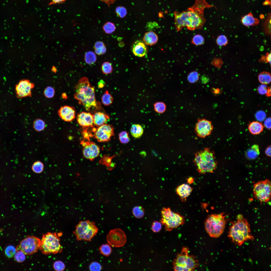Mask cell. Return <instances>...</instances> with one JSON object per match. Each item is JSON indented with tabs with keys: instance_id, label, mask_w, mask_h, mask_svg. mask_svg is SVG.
I'll list each match as a JSON object with an SVG mask.
<instances>
[{
	"instance_id": "21",
	"label": "cell",
	"mask_w": 271,
	"mask_h": 271,
	"mask_svg": "<svg viewBox=\"0 0 271 271\" xmlns=\"http://www.w3.org/2000/svg\"><path fill=\"white\" fill-rule=\"evenodd\" d=\"M240 21L244 25L247 27L257 25L259 22V20L254 18L251 12L242 16Z\"/></svg>"
},
{
	"instance_id": "25",
	"label": "cell",
	"mask_w": 271,
	"mask_h": 271,
	"mask_svg": "<svg viewBox=\"0 0 271 271\" xmlns=\"http://www.w3.org/2000/svg\"><path fill=\"white\" fill-rule=\"evenodd\" d=\"M260 154L259 147L257 144L251 146L247 151L246 156L249 160H254L257 158Z\"/></svg>"
},
{
	"instance_id": "16",
	"label": "cell",
	"mask_w": 271,
	"mask_h": 271,
	"mask_svg": "<svg viewBox=\"0 0 271 271\" xmlns=\"http://www.w3.org/2000/svg\"><path fill=\"white\" fill-rule=\"evenodd\" d=\"M34 86V84L28 80H20L15 86V90L17 97L19 98L31 97V90Z\"/></svg>"
},
{
	"instance_id": "1",
	"label": "cell",
	"mask_w": 271,
	"mask_h": 271,
	"mask_svg": "<svg viewBox=\"0 0 271 271\" xmlns=\"http://www.w3.org/2000/svg\"><path fill=\"white\" fill-rule=\"evenodd\" d=\"M214 6L209 4L206 0H195L191 7L181 12H174V24L177 31L184 27L190 30L201 29L206 20L204 17V10Z\"/></svg>"
},
{
	"instance_id": "60",
	"label": "cell",
	"mask_w": 271,
	"mask_h": 271,
	"mask_svg": "<svg viewBox=\"0 0 271 271\" xmlns=\"http://www.w3.org/2000/svg\"><path fill=\"white\" fill-rule=\"evenodd\" d=\"M51 71L54 73H56L57 71V69L54 66H53L52 67L51 69Z\"/></svg>"
},
{
	"instance_id": "27",
	"label": "cell",
	"mask_w": 271,
	"mask_h": 271,
	"mask_svg": "<svg viewBox=\"0 0 271 271\" xmlns=\"http://www.w3.org/2000/svg\"><path fill=\"white\" fill-rule=\"evenodd\" d=\"M271 14L269 13L267 14V17L264 20L263 23V30L266 35L268 36H271Z\"/></svg>"
},
{
	"instance_id": "54",
	"label": "cell",
	"mask_w": 271,
	"mask_h": 271,
	"mask_svg": "<svg viewBox=\"0 0 271 271\" xmlns=\"http://www.w3.org/2000/svg\"><path fill=\"white\" fill-rule=\"evenodd\" d=\"M265 55V63H269L270 65H271V53H269L268 52H267Z\"/></svg>"
},
{
	"instance_id": "5",
	"label": "cell",
	"mask_w": 271,
	"mask_h": 271,
	"mask_svg": "<svg viewBox=\"0 0 271 271\" xmlns=\"http://www.w3.org/2000/svg\"><path fill=\"white\" fill-rule=\"evenodd\" d=\"M227 216L224 213L209 216L205 223V229L210 237L217 238L224 231L228 221Z\"/></svg>"
},
{
	"instance_id": "36",
	"label": "cell",
	"mask_w": 271,
	"mask_h": 271,
	"mask_svg": "<svg viewBox=\"0 0 271 271\" xmlns=\"http://www.w3.org/2000/svg\"><path fill=\"white\" fill-rule=\"evenodd\" d=\"M205 42V40L203 37L199 34L195 35L193 37L191 43L196 46L201 45L203 44Z\"/></svg>"
},
{
	"instance_id": "13",
	"label": "cell",
	"mask_w": 271,
	"mask_h": 271,
	"mask_svg": "<svg viewBox=\"0 0 271 271\" xmlns=\"http://www.w3.org/2000/svg\"><path fill=\"white\" fill-rule=\"evenodd\" d=\"M80 144L83 147V154L86 158L93 161L98 157L100 154L99 147L90 140L80 141Z\"/></svg>"
},
{
	"instance_id": "50",
	"label": "cell",
	"mask_w": 271,
	"mask_h": 271,
	"mask_svg": "<svg viewBox=\"0 0 271 271\" xmlns=\"http://www.w3.org/2000/svg\"><path fill=\"white\" fill-rule=\"evenodd\" d=\"M112 158L111 157L104 156L101 159L100 162L109 168L111 164L112 163L111 162Z\"/></svg>"
},
{
	"instance_id": "61",
	"label": "cell",
	"mask_w": 271,
	"mask_h": 271,
	"mask_svg": "<svg viewBox=\"0 0 271 271\" xmlns=\"http://www.w3.org/2000/svg\"><path fill=\"white\" fill-rule=\"evenodd\" d=\"M259 17L260 19H262L264 18V16L263 14H261L259 15Z\"/></svg>"
},
{
	"instance_id": "2",
	"label": "cell",
	"mask_w": 271,
	"mask_h": 271,
	"mask_svg": "<svg viewBox=\"0 0 271 271\" xmlns=\"http://www.w3.org/2000/svg\"><path fill=\"white\" fill-rule=\"evenodd\" d=\"M74 98L78 101L87 111L91 108H97L94 88L91 84L88 79L83 77L81 78L75 87Z\"/></svg>"
},
{
	"instance_id": "14",
	"label": "cell",
	"mask_w": 271,
	"mask_h": 271,
	"mask_svg": "<svg viewBox=\"0 0 271 271\" xmlns=\"http://www.w3.org/2000/svg\"><path fill=\"white\" fill-rule=\"evenodd\" d=\"M94 132L95 138L99 142H108L114 135L113 127L106 124L98 127Z\"/></svg>"
},
{
	"instance_id": "58",
	"label": "cell",
	"mask_w": 271,
	"mask_h": 271,
	"mask_svg": "<svg viewBox=\"0 0 271 271\" xmlns=\"http://www.w3.org/2000/svg\"><path fill=\"white\" fill-rule=\"evenodd\" d=\"M104 82L102 81H100L98 83V86L100 88H102L104 85Z\"/></svg>"
},
{
	"instance_id": "9",
	"label": "cell",
	"mask_w": 271,
	"mask_h": 271,
	"mask_svg": "<svg viewBox=\"0 0 271 271\" xmlns=\"http://www.w3.org/2000/svg\"><path fill=\"white\" fill-rule=\"evenodd\" d=\"M161 214V222L167 231H171L184 223L185 220L182 216L173 212L169 208H163Z\"/></svg>"
},
{
	"instance_id": "29",
	"label": "cell",
	"mask_w": 271,
	"mask_h": 271,
	"mask_svg": "<svg viewBox=\"0 0 271 271\" xmlns=\"http://www.w3.org/2000/svg\"><path fill=\"white\" fill-rule=\"evenodd\" d=\"M94 49L95 53L98 55L104 54L106 51L104 44L101 41H98L95 43Z\"/></svg>"
},
{
	"instance_id": "43",
	"label": "cell",
	"mask_w": 271,
	"mask_h": 271,
	"mask_svg": "<svg viewBox=\"0 0 271 271\" xmlns=\"http://www.w3.org/2000/svg\"><path fill=\"white\" fill-rule=\"evenodd\" d=\"M45 126V123L44 121L41 119H37L34 123V127L35 129L38 131H40L43 130Z\"/></svg>"
},
{
	"instance_id": "57",
	"label": "cell",
	"mask_w": 271,
	"mask_h": 271,
	"mask_svg": "<svg viewBox=\"0 0 271 271\" xmlns=\"http://www.w3.org/2000/svg\"><path fill=\"white\" fill-rule=\"evenodd\" d=\"M271 0H265V1L263 3V5L264 6L269 5L271 6Z\"/></svg>"
},
{
	"instance_id": "10",
	"label": "cell",
	"mask_w": 271,
	"mask_h": 271,
	"mask_svg": "<svg viewBox=\"0 0 271 271\" xmlns=\"http://www.w3.org/2000/svg\"><path fill=\"white\" fill-rule=\"evenodd\" d=\"M270 181L266 179L259 181L253 185V193L254 198L261 203H267L271 198Z\"/></svg>"
},
{
	"instance_id": "8",
	"label": "cell",
	"mask_w": 271,
	"mask_h": 271,
	"mask_svg": "<svg viewBox=\"0 0 271 271\" xmlns=\"http://www.w3.org/2000/svg\"><path fill=\"white\" fill-rule=\"evenodd\" d=\"M98 229L95 223L89 220L80 221L76 225L73 234L78 241H90L96 235Z\"/></svg>"
},
{
	"instance_id": "35",
	"label": "cell",
	"mask_w": 271,
	"mask_h": 271,
	"mask_svg": "<svg viewBox=\"0 0 271 271\" xmlns=\"http://www.w3.org/2000/svg\"><path fill=\"white\" fill-rule=\"evenodd\" d=\"M16 249V252L14 255L15 259L19 262H23L26 259L25 254L21 250Z\"/></svg>"
},
{
	"instance_id": "28",
	"label": "cell",
	"mask_w": 271,
	"mask_h": 271,
	"mask_svg": "<svg viewBox=\"0 0 271 271\" xmlns=\"http://www.w3.org/2000/svg\"><path fill=\"white\" fill-rule=\"evenodd\" d=\"M271 78L270 73L266 71L261 72L258 76L259 82L262 84L266 85L269 84L271 82Z\"/></svg>"
},
{
	"instance_id": "44",
	"label": "cell",
	"mask_w": 271,
	"mask_h": 271,
	"mask_svg": "<svg viewBox=\"0 0 271 271\" xmlns=\"http://www.w3.org/2000/svg\"><path fill=\"white\" fill-rule=\"evenodd\" d=\"M44 94L47 98H53L54 95L55 91L54 89L51 86H48L44 89Z\"/></svg>"
},
{
	"instance_id": "41",
	"label": "cell",
	"mask_w": 271,
	"mask_h": 271,
	"mask_svg": "<svg viewBox=\"0 0 271 271\" xmlns=\"http://www.w3.org/2000/svg\"><path fill=\"white\" fill-rule=\"evenodd\" d=\"M199 74L196 71H194L190 72L188 75L187 77L189 82L191 83L196 82L199 80Z\"/></svg>"
},
{
	"instance_id": "3",
	"label": "cell",
	"mask_w": 271,
	"mask_h": 271,
	"mask_svg": "<svg viewBox=\"0 0 271 271\" xmlns=\"http://www.w3.org/2000/svg\"><path fill=\"white\" fill-rule=\"evenodd\" d=\"M228 236L238 246H241L246 241L254 239L247 219L241 215L238 216L237 221L232 223L229 228Z\"/></svg>"
},
{
	"instance_id": "53",
	"label": "cell",
	"mask_w": 271,
	"mask_h": 271,
	"mask_svg": "<svg viewBox=\"0 0 271 271\" xmlns=\"http://www.w3.org/2000/svg\"><path fill=\"white\" fill-rule=\"evenodd\" d=\"M264 125L267 129H269L271 128V118L268 117L266 119L264 122Z\"/></svg>"
},
{
	"instance_id": "62",
	"label": "cell",
	"mask_w": 271,
	"mask_h": 271,
	"mask_svg": "<svg viewBox=\"0 0 271 271\" xmlns=\"http://www.w3.org/2000/svg\"><path fill=\"white\" fill-rule=\"evenodd\" d=\"M62 95V97H63L64 98H66L67 96L66 94H65V93H64V94H63Z\"/></svg>"
},
{
	"instance_id": "34",
	"label": "cell",
	"mask_w": 271,
	"mask_h": 271,
	"mask_svg": "<svg viewBox=\"0 0 271 271\" xmlns=\"http://www.w3.org/2000/svg\"><path fill=\"white\" fill-rule=\"evenodd\" d=\"M103 29L106 33L110 34L114 31L116 27L113 23L111 22H107L103 25Z\"/></svg>"
},
{
	"instance_id": "24",
	"label": "cell",
	"mask_w": 271,
	"mask_h": 271,
	"mask_svg": "<svg viewBox=\"0 0 271 271\" xmlns=\"http://www.w3.org/2000/svg\"><path fill=\"white\" fill-rule=\"evenodd\" d=\"M264 126L262 123L258 121H253L250 123L248 129L250 132L253 135L259 134L263 130Z\"/></svg>"
},
{
	"instance_id": "47",
	"label": "cell",
	"mask_w": 271,
	"mask_h": 271,
	"mask_svg": "<svg viewBox=\"0 0 271 271\" xmlns=\"http://www.w3.org/2000/svg\"><path fill=\"white\" fill-rule=\"evenodd\" d=\"M53 267L54 269L57 271H63L65 268L64 264L60 261H55L53 264Z\"/></svg>"
},
{
	"instance_id": "37",
	"label": "cell",
	"mask_w": 271,
	"mask_h": 271,
	"mask_svg": "<svg viewBox=\"0 0 271 271\" xmlns=\"http://www.w3.org/2000/svg\"><path fill=\"white\" fill-rule=\"evenodd\" d=\"M101 70L102 73L104 74H108L111 73L113 71L111 63L108 62H104L102 65Z\"/></svg>"
},
{
	"instance_id": "56",
	"label": "cell",
	"mask_w": 271,
	"mask_h": 271,
	"mask_svg": "<svg viewBox=\"0 0 271 271\" xmlns=\"http://www.w3.org/2000/svg\"><path fill=\"white\" fill-rule=\"evenodd\" d=\"M66 0H51V2L50 4H56L62 3Z\"/></svg>"
},
{
	"instance_id": "18",
	"label": "cell",
	"mask_w": 271,
	"mask_h": 271,
	"mask_svg": "<svg viewBox=\"0 0 271 271\" xmlns=\"http://www.w3.org/2000/svg\"><path fill=\"white\" fill-rule=\"evenodd\" d=\"M77 121L79 124L84 128L93 127V115L91 113L82 112L77 116Z\"/></svg>"
},
{
	"instance_id": "23",
	"label": "cell",
	"mask_w": 271,
	"mask_h": 271,
	"mask_svg": "<svg viewBox=\"0 0 271 271\" xmlns=\"http://www.w3.org/2000/svg\"><path fill=\"white\" fill-rule=\"evenodd\" d=\"M144 43L146 45L152 46L156 44L158 40V37L154 32L150 31L145 34L143 38Z\"/></svg>"
},
{
	"instance_id": "40",
	"label": "cell",
	"mask_w": 271,
	"mask_h": 271,
	"mask_svg": "<svg viewBox=\"0 0 271 271\" xmlns=\"http://www.w3.org/2000/svg\"><path fill=\"white\" fill-rule=\"evenodd\" d=\"M119 139L120 142L122 144H127L130 140L128 133L126 131H123L118 134Z\"/></svg>"
},
{
	"instance_id": "38",
	"label": "cell",
	"mask_w": 271,
	"mask_h": 271,
	"mask_svg": "<svg viewBox=\"0 0 271 271\" xmlns=\"http://www.w3.org/2000/svg\"><path fill=\"white\" fill-rule=\"evenodd\" d=\"M132 213L135 217L137 218H141L144 215V210L141 207H136L133 209Z\"/></svg>"
},
{
	"instance_id": "31",
	"label": "cell",
	"mask_w": 271,
	"mask_h": 271,
	"mask_svg": "<svg viewBox=\"0 0 271 271\" xmlns=\"http://www.w3.org/2000/svg\"><path fill=\"white\" fill-rule=\"evenodd\" d=\"M84 59L86 62L89 64H92L95 62L97 57L95 53L92 51H89L85 54Z\"/></svg>"
},
{
	"instance_id": "4",
	"label": "cell",
	"mask_w": 271,
	"mask_h": 271,
	"mask_svg": "<svg viewBox=\"0 0 271 271\" xmlns=\"http://www.w3.org/2000/svg\"><path fill=\"white\" fill-rule=\"evenodd\" d=\"M193 162L197 171L201 174L213 173L218 164L214 152L207 147L195 153Z\"/></svg>"
},
{
	"instance_id": "30",
	"label": "cell",
	"mask_w": 271,
	"mask_h": 271,
	"mask_svg": "<svg viewBox=\"0 0 271 271\" xmlns=\"http://www.w3.org/2000/svg\"><path fill=\"white\" fill-rule=\"evenodd\" d=\"M102 104L106 106L110 105L112 103L113 99L112 95L108 91H106L101 98Z\"/></svg>"
},
{
	"instance_id": "45",
	"label": "cell",
	"mask_w": 271,
	"mask_h": 271,
	"mask_svg": "<svg viewBox=\"0 0 271 271\" xmlns=\"http://www.w3.org/2000/svg\"><path fill=\"white\" fill-rule=\"evenodd\" d=\"M16 252V249L14 246L11 245L7 247L5 250L6 255L9 258H11L14 256Z\"/></svg>"
},
{
	"instance_id": "59",
	"label": "cell",
	"mask_w": 271,
	"mask_h": 271,
	"mask_svg": "<svg viewBox=\"0 0 271 271\" xmlns=\"http://www.w3.org/2000/svg\"><path fill=\"white\" fill-rule=\"evenodd\" d=\"M267 97H269L271 95V89L269 87H268L267 91L265 94Z\"/></svg>"
},
{
	"instance_id": "42",
	"label": "cell",
	"mask_w": 271,
	"mask_h": 271,
	"mask_svg": "<svg viewBox=\"0 0 271 271\" xmlns=\"http://www.w3.org/2000/svg\"><path fill=\"white\" fill-rule=\"evenodd\" d=\"M44 169V165L41 162L38 161L35 162L32 166V170L36 173H40L42 172Z\"/></svg>"
},
{
	"instance_id": "46",
	"label": "cell",
	"mask_w": 271,
	"mask_h": 271,
	"mask_svg": "<svg viewBox=\"0 0 271 271\" xmlns=\"http://www.w3.org/2000/svg\"><path fill=\"white\" fill-rule=\"evenodd\" d=\"M115 11L116 15L121 18H124L127 14L126 9L123 6L117 7L116 8Z\"/></svg>"
},
{
	"instance_id": "7",
	"label": "cell",
	"mask_w": 271,
	"mask_h": 271,
	"mask_svg": "<svg viewBox=\"0 0 271 271\" xmlns=\"http://www.w3.org/2000/svg\"><path fill=\"white\" fill-rule=\"evenodd\" d=\"M60 240L59 235L56 233H47L43 236L39 249L45 255L60 253L62 247Z\"/></svg>"
},
{
	"instance_id": "15",
	"label": "cell",
	"mask_w": 271,
	"mask_h": 271,
	"mask_svg": "<svg viewBox=\"0 0 271 271\" xmlns=\"http://www.w3.org/2000/svg\"><path fill=\"white\" fill-rule=\"evenodd\" d=\"M211 122L205 119L198 120L195 130L196 135L201 138H204L210 135L213 129Z\"/></svg>"
},
{
	"instance_id": "20",
	"label": "cell",
	"mask_w": 271,
	"mask_h": 271,
	"mask_svg": "<svg viewBox=\"0 0 271 271\" xmlns=\"http://www.w3.org/2000/svg\"><path fill=\"white\" fill-rule=\"evenodd\" d=\"M193 188L188 184L184 183L178 186L176 189L177 194L183 202L186 201L187 197L190 194Z\"/></svg>"
},
{
	"instance_id": "11",
	"label": "cell",
	"mask_w": 271,
	"mask_h": 271,
	"mask_svg": "<svg viewBox=\"0 0 271 271\" xmlns=\"http://www.w3.org/2000/svg\"><path fill=\"white\" fill-rule=\"evenodd\" d=\"M41 242V240L38 238L28 236L20 242L16 248L21 250L25 255H31L37 251Z\"/></svg>"
},
{
	"instance_id": "55",
	"label": "cell",
	"mask_w": 271,
	"mask_h": 271,
	"mask_svg": "<svg viewBox=\"0 0 271 271\" xmlns=\"http://www.w3.org/2000/svg\"><path fill=\"white\" fill-rule=\"evenodd\" d=\"M265 153L268 156L271 157V146H268L265 150Z\"/></svg>"
},
{
	"instance_id": "12",
	"label": "cell",
	"mask_w": 271,
	"mask_h": 271,
	"mask_svg": "<svg viewBox=\"0 0 271 271\" xmlns=\"http://www.w3.org/2000/svg\"><path fill=\"white\" fill-rule=\"evenodd\" d=\"M106 240L112 247H119L123 246L126 241V237L123 231L117 228L110 230L107 234Z\"/></svg>"
},
{
	"instance_id": "22",
	"label": "cell",
	"mask_w": 271,
	"mask_h": 271,
	"mask_svg": "<svg viewBox=\"0 0 271 271\" xmlns=\"http://www.w3.org/2000/svg\"><path fill=\"white\" fill-rule=\"evenodd\" d=\"M109 118V116L104 113L96 112L93 115L94 124L98 127L105 124Z\"/></svg>"
},
{
	"instance_id": "32",
	"label": "cell",
	"mask_w": 271,
	"mask_h": 271,
	"mask_svg": "<svg viewBox=\"0 0 271 271\" xmlns=\"http://www.w3.org/2000/svg\"><path fill=\"white\" fill-rule=\"evenodd\" d=\"M100 253L106 256H109L112 251L111 246L108 243L103 244L99 248Z\"/></svg>"
},
{
	"instance_id": "26",
	"label": "cell",
	"mask_w": 271,
	"mask_h": 271,
	"mask_svg": "<svg viewBox=\"0 0 271 271\" xmlns=\"http://www.w3.org/2000/svg\"><path fill=\"white\" fill-rule=\"evenodd\" d=\"M130 132L132 136L136 138L141 137L143 134V129L140 125L138 124H132L131 127Z\"/></svg>"
},
{
	"instance_id": "48",
	"label": "cell",
	"mask_w": 271,
	"mask_h": 271,
	"mask_svg": "<svg viewBox=\"0 0 271 271\" xmlns=\"http://www.w3.org/2000/svg\"><path fill=\"white\" fill-rule=\"evenodd\" d=\"M162 228V224L161 222L157 221H154L153 223L151 226V229L154 233L159 232Z\"/></svg>"
},
{
	"instance_id": "19",
	"label": "cell",
	"mask_w": 271,
	"mask_h": 271,
	"mask_svg": "<svg viewBox=\"0 0 271 271\" xmlns=\"http://www.w3.org/2000/svg\"><path fill=\"white\" fill-rule=\"evenodd\" d=\"M131 49L135 55L140 57L145 56L148 51V48L145 44L139 40H137L133 43Z\"/></svg>"
},
{
	"instance_id": "33",
	"label": "cell",
	"mask_w": 271,
	"mask_h": 271,
	"mask_svg": "<svg viewBox=\"0 0 271 271\" xmlns=\"http://www.w3.org/2000/svg\"><path fill=\"white\" fill-rule=\"evenodd\" d=\"M153 105L155 111L159 113H163L166 110V105L163 102H156L154 103Z\"/></svg>"
},
{
	"instance_id": "6",
	"label": "cell",
	"mask_w": 271,
	"mask_h": 271,
	"mask_svg": "<svg viewBox=\"0 0 271 271\" xmlns=\"http://www.w3.org/2000/svg\"><path fill=\"white\" fill-rule=\"evenodd\" d=\"M173 265L175 271H191L198 267L199 262L194 256L189 254V249L184 247L173 260Z\"/></svg>"
},
{
	"instance_id": "51",
	"label": "cell",
	"mask_w": 271,
	"mask_h": 271,
	"mask_svg": "<svg viewBox=\"0 0 271 271\" xmlns=\"http://www.w3.org/2000/svg\"><path fill=\"white\" fill-rule=\"evenodd\" d=\"M266 85L262 84L260 85L258 87L257 90L258 93L261 95L266 94L267 90Z\"/></svg>"
},
{
	"instance_id": "52",
	"label": "cell",
	"mask_w": 271,
	"mask_h": 271,
	"mask_svg": "<svg viewBox=\"0 0 271 271\" xmlns=\"http://www.w3.org/2000/svg\"><path fill=\"white\" fill-rule=\"evenodd\" d=\"M255 117L258 121H262L265 118L266 114L263 111H260L257 112L255 114Z\"/></svg>"
},
{
	"instance_id": "39",
	"label": "cell",
	"mask_w": 271,
	"mask_h": 271,
	"mask_svg": "<svg viewBox=\"0 0 271 271\" xmlns=\"http://www.w3.org/2000/svg\"><path fill=\"white\" fill-rule=\"evenodd\" d=\"M216 41L217 45L220 46H225L228 44L227 38L224 35H221L218 36Z\"/></svg>"
},
{
	"instance_id": "17",
	"label": "cell",
	"mask_w": 271,
	"mask_h": 271,
	"mask_svg": "<svg viewBox=\"0 0 271 271\" xmlns=\"http://www.w3.org/2000/svg\"><path fill=\"white\" fill-rule=\"evenodd\" d=\"M60 117L64 121H72L76 117V111L74 108L68 105L61 106L58 111Z\"/></svg>"
},
{
	"instance_id": "49",
	"label": "cell",
	"mask_w": 271,
	"mask_h": 271,
	"mask_svg": "<svg viewBox=\"0 0 271 271\" xmlns=\"http://www.w3.org/2000/svg\"><path fill=\"white\" fill-rule=\"evenodd\" d=\"M89 268L90 271H99L101 270L102 267L101 265L98 262H93L90 264Z\"/></svg>"
}]
</instances>
